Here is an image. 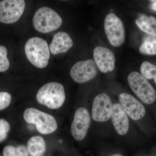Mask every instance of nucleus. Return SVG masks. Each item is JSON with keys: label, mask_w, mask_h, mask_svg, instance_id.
Masks as SVG:
<instances>
[{"label": "nucleus", "mask_w": 156, "mask_h": 156, "mask_svg": "<svg viewBox=\"0 0 156 156\" xmlns=\"http://www.w3.org/2000/svg\"><path fill=\"white\" fill-rule=\"evenodd\" d=\"M27 57L33 65L38 68L47 67L50 54L47 41L38 37H33L27 40L24 48Z\"/></svg>", "instance_id": "1"}, {"label": "nucleus", "mask_w": 156, "mask_h": 156, "mask_svg": "<svg viewBox=\"0 0 156 156\" xmlns=\"http://www.w3.org/2000/svg\"><path fill=\"white\" fill-rule=\"evenodd\" d=\"M37 100L41 104L51 109L61 107L66 99L64 87L56 82H50L40 88L37 93Z\"/></svg>", "instance_id": "2"}, {"label": "nucleus", "mask_w": 156, "mask_h": 156, "mask_svg": "<svg viewBox=\"0 0 156 156\" xmlns=\"http://www.w3.org/2000/svg\"><path fill=\"white\" fill-rule=\"evenodd\" d=\"M62 23V19L57 12L47 7L38 9L33 18L34 27L41 33H48L56 30L60 27Z\"/></svg>", "instance_id": "3"}, {"label": "nucleus", "mask_w": 156, "mask_h": 156, "mask_svg": "<svg viewBox=\"0 0 156 156\" xmlns=\"http://www.w3.org/2000/svg\"><path fill=\"white\" fill-rule=\"evenodd\" d=\"M128 83L133 92L144 103L150 105L156 100V91L140 73L133 72L128 75Z\"/></svg>", "instance_id": "4"}, {"label": "nucleus", "mask_w": 156, "mask_h": 156, "mask_svg": "<svg viewBox=\"0 0 156 156\" xmlns=\"http://www.w3.org/2000/svg\"><path fill=\"white\" fill-rule=\"evenodd\" d=\"M23 118L29 124L35 125L37 131L43 134L53 133L58 127L57 122L53 116L33 108L25 110Z\"/></svg>", "instance_id": "5"}, {"label": "nucleus", "mask_w": 156, "mask_h": 156, "mask_svg": "<svg viewBox=\"0 0 156 156\" xmlns=\"http://www.w3.org/2000/svg\"><path fill=\"white\" fill-rule=\"evenodd\" d=\"M105 31L110 44L115 47L123 44L126 39V32L122 21L115 14L110 13L105 19Z\"/></svg>", "instance_id": "6"}, {"label": "nucleus", "mask_w": 156, "mask_h": 156, "mask_svg": "<svg viewBox=\"0 0 156 156\" xmlns=\"http://www.w3.org/2000/svg\"><path fill=\"white\" fill-rule=\"evenodd\" d=\"M23 0H3L0 2V22L6 24L14 23L24 12Z\"/></svg>", "instance_id": "7"}, {"label": "nucleus", "mask_w": 156, "mask_h": 156, "mask_svg": "<svg viewBox=\"0 0 156 156\" xmlns=\"http://www.w3.org/2000/svg\"><path fill=\"white\" fill-rule=\"evenodd\" d=\"M97 74V66L92 59L78 62L73 66L70 71L73 80L79 83H84L91 80Z\"/></svg>", "instance_id": "8"}, {"label": "nucleus", "mask_w": 156, "mask_h": 156, "mask_svg": "<svg viewBox=\"0 0 156 156\" xmlns=\"http://www.w3.org/2000/svg\"><path fill=\"white\" fill-rule=\"evenodd\" d=\"M112 102L110 98L105 93L97 95L93 100L92 115L94 121L106 122L112 116Z\"/></svg>", "instance_id": "9"}, {"label": "nucleus", "mask_w": 156, "mask_h": 156, "mask_svg": "<svg viewBox=\"0 0 156 156\" xmlns=\"http://www.w3.org/2000/svg\"><path fill=\"white\" fill-rule=\"evenodd\" d=\"M91 122V118L88 111L80 107L76 111L71 125L72 135L76 140H83L86 136Z\"/></svg>", "instance_id": "10"}, {"label": "nucleus", "mask_w": 156, "mask_h": 156, "mask_svg": "<svg viewBox=\"0 0 156 156\" xmlns=\"http://www.w3.org/2000/svg\"><path fill=\"white\" fill-rule=\"evenodd\" d=\"M119 100L123 109L132 119L137 121L145 115V108L134 96L127 93H122L119 95Z\"/></svg>", "instance_id": "11"}, {"label": "nucleus", "mask_w": 156, "mask_h": 156, "mask_svg": "<svg viewBox=\"0 0 156 156\" xmlns=\"http://www.w3.org/2000/svg\"><path fill=\"white\" fill-rule=\"evenodd\" d=\"M93 56L96 66L102 73L112 72L114 69L115 58L112 51L105 47H96L93 50Z\"/></svg>", "instance_id": "12"}, {"label": "nucleus", "mask_w": 156, "mask_h": 156, "mask_svg": "<svg viewBox=\"0 0 156 156\" xmlns=\"http://www.w3.org/2000/svg\"><path fill=\"white\" fill-rule=\"evenodd\" d=\"M111 117L113 125L118 134H126L129 129V119L121 104L115 103L113 105Z\"/></svg>", "instance_id": "13"}, {"label": "nucleus", "mask_w": 156, "mask_h": 156, "mask_svg": "<svg viewBox=\"0 0 156 156\" xmlns=\"http://www.w3.org/2000/svg\"><path fill=\"white\" fill-rule=\"evenodd\" d=\"M73 46L72 39L67 33L61 31L54 35L49 50L53 55L67 52Z\"/></svg>", "instance_id": "14"}, {"label": "nucleus", "mask_w": 156, "mask_h": 156, "mask_svg": "<svg viewBox=\"0 0 156 156\" xmlns=\"http://www.w3.org/2000/svg\"><path fill=\"white\" fill-rule=\"evenodd\" d=\"M136 23L143 32L156 37V18L153 16L149 17L146 15H141L136 20Z\"/></svg>", "instance_id": "15"}, {"label": "nucleus", "mask_w": 156, "mask_h": 156, "mask_svg": "<svg viewBox=\"0 0 156 156\" xmlns=\"http://www.w3.org/2000/svg\"><path fill=\"white\" fill-rule=\"evenodd\" d=\"M27 149L31 156H42L46 151V144L42 136H33L29 140Z\"/></svg>", "instance_id": "16"}, {"label": "nucleus", "mask_w": 156, "mask_h": 156, "mask_svg": "<svg viewBox=\"0 0 156 156\" xmlns=\"http://www.w3.org/2000/svg\"><path fill=\"white\" fill-rule=\"evenodd\" d=\"M140 73L147 80H154L156 84V65L150 62H143L140 68Z\"/></svg>", "instance_id": "17"}, {"label": "nucleus", "mask_w": 156, "mask_h": 156, "mask_svg": "<svg viewBox=\"0 0 156 156\" xmlns=\"http://www.w3.org/2000/svg\"><path fill=\"white\" fill-rule=\"evenodd\" d=\"M3 154L4 156H29L27 148L23 145L7 146L4 148Z\"/></svg>", "instance_id": "18"}, {"label": "nucleus", "mask_w": 156, "mask_h": 156, "mask_svg": "<svg viewBox=\"0 0 156 156\" xmlns=\"http://www.w3.org/2000/svg\"><path fill=\"white\" fill-rule=\"evenodd\" d=\"M139 51L145 55H156V39L145 40L140 47Z\"/></svg>", "instance_id": "19"}, {"label": "nucleus", "mask_w": 156, "mask_h": 156, "mask_svg": "<svg viewBox=\"0 0 156 156\" xmlns=\"http://www.w3.org/2000/svg\"><path fill=\"white\" fill-rule=\"evenodd\" d=\"M7 55V48L5 46H0V72L6 71L10 66V62Z\"/></svg>", "instance_id": "20"}, {"label": "nucleus", "mask_w": 156, "mask_h": 156, "mask_svg": "<svg viewBox=\"0 0 156 156\" xmlns=\"http://www.w3.org/2000/svg\"><path fill=\"white\" fill-rule=\"evenodd\" d=\"M10 128V125L6 120L4 119H0V142L4 141L7 138Z\"/></svg>", "instance_id": "21"}, {"label": "nucleus", "mask_w": 156, "mask_h": 156, "mask_svg": "<svg viewBox=\"0 0 156 156\" xmlns=\"http://www.w3.org/2000/svg\"><path fill=\"white\" fill-rule=\"evenodd\" d=\"M11 101V96L7 92H0V111L9 106Z\"/></svg>", "instance_id": "22"}, {"label": "nucleus", "mask_w": 156, "mask_h": 156, "mask_svg": "<svg viewBox=\"0 0 156 156\" xmlns=\"http://www.w3.org/2000/svg\"><path fill=\"white\" fill-rule=\"evenodd\" d=\"M151 2L150 8L152 10L156 12V0L155 1H150Z\"/></svg>", "instance_id": "23"}, {"label": "nucleus", "mask_w": 156, "mask_h": 156, "mask_svg": "<svg viewBox=\"0 0 156 156\" xmlns=\"http://www.w3.org/2000/svg\"><path fill=\"white\" fill-rule=\"evenodd\" d=\"M111 156H123L122 155L120 154H115Z\"/></svg>", "instance_id": "24"}]
</instances>
